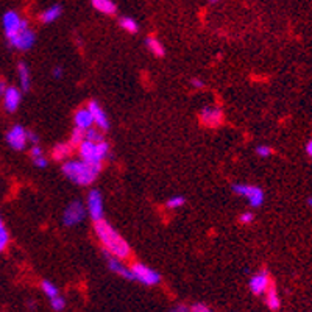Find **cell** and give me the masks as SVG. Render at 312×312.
<instances>
[{"label": "cell", "mask_w": 312, "mask_h": 312, "mask_svg": "<svg viewBox=\"0 0 312 312\" xmlns=\"http://www.w3.org/2000/svg\"><path fill=\"white\" fill-rule=\"evenodd\" d=\"M94 10L105 14V16H114L117 13V5L114 0H91Z\"/></svg>", "instance_id": "obj_18"}, {"label": "cell", "mask_w": 312, "mask_h": 312, "mask_svg": "<svg viewBox=\"0 0 312 312\" xmlns=\"http://www.w3.org/2000/svg\"><path fill=\"white\" fill-rule=\"evenodd\" d=\"M61 14H63V6L61 5H52L39 14V20L42 24H52V22H56V20L61 17Z\"/></svg>", "instance_id": "obj_19"}, {"label": "cell", "mask_w": 312, "mask_h": 312, "mask_svg": "<svg viewBox=\"0 0 312 312\" xmlns=\"http://www.w3.org/2000/svg\"><path fill=\"white\" fill-rule=\"evenodd\" d=\"M88 110L94 119V125H96L100 131H108L110 130V119H108V114L105 113L103 108L100 106L97 100H91L88 103Z\"/></svg>", "instance_id": "obj_11"}, {"label": "cell", "mask_w": 312, "mask_h": 312, "mask_svg": "<svg viewBox=\"0 0 312 312\" xmlns=\"http://www.w3.org/2000/svg\"><path fill=\"white\" fill-rule=\"evenodd\" d=\"M219 2H220V0H209V3H211V5H214V3H219Z\"/></svg>", "instance_id": "obj_40"}, {"label": "cell", "mask_w": 312, "mask_h": 312, "mask_svg": "<svg viewBox=\"0 0 312 312\" xmlns=\"http://www.w3.org/2000/svg\"><path fill=\"white\" fill-rule=\"evenodd\" d=\"M191 312H213L211 309H209L206 304H203V303H197V304H194V306L191 308Z\"/></svg>", "instance_id": "obj_32"}, {"label": "cell", "mask_w": 312, "mask_h": 312, "mask_svg": "<svg viewBox=\"0 0 312 312\" xmlns=\"http://www.w3.org/2000/svg\"><path fill=\"white\" fill-rule=\"evenodd\" d=\"M94 231H96V236L100 244L103 245V248L110 255L119 259H127L131 256V246H130V244L106 220L94 222Z\"/></svg>", "instance_id": "obj_1"}, {"label": "cell", "mask_w": 312, "mask_h": 312, "mask_svg": "<svg viewBox=\"0 0 312 312\" xmlns=\"http://www.w3.org/2000/svg\"><path fill=\"white\" fill-rule=\"evenodd\" d=\"M27 131H28V130H25L22 125H13L8 131H6V136H5L6 144H8L10 147L13 150H16V151L24 150L27 147V144H28Z\"/></svg>", "instance_id": "obj_9"}, {"label": "cell", "mask_w": 312, "mask_h": 312, "mask_svg": "<svg viewBox=\"0 0 312 312\" xmlns=\"http://www.w3.org/2000/svg\"><path fill=\"white\" fill-rule=\"evenodd\" d=\"M306 153L312 158V139L308 142V145H306Z\"/></svg>", "instance_id": "obj_39"}, {"label": "cell", "mask_w": 312, "mask_h": 312, "mask_svg": "<svg viewBox=\"0 0 312 312\" xmlns=\"http://www.w3.org/2000/svg\"><path fill=\"white\" fill-rule=\"evenodd\" d=\"M78 155L91 164H101L105 158L110 156V144L105 139L99 142L84 139L78 145Z\"/></svg>", "instance_id": "obj_3"}, {"label": "cell", "mask_w": 312, "mask_h": 312, "mask_svg": "<svg viewBox=\"0 0 312 312\" xmlns=\"http://www.w3.org/2000/svg\"><path fill=\"white\" fill-rule=\"evenodd\" d=\"M130 268H131V272H133L134 281L141 282L144 286H156V284H159V281H161V275L145 264L136 263Z\"/></svg>", "instance_id": "obj_7"}, {"label": "cell", "mask_w": 312, "mask_h": 312, "mask_svg": "<svg viewBox=\"0 0 312 312\" xmlns=\"http://www.w3.org/2000/svg\"><path fill=\"white\" fill-rule=\"evenodd\" d=\"M8 244H10V234H8V231H6L3 220L0 219V253L6 250Z\"/></svg>", "instance_id": "obj_24"}, {"label": "cell", "mask_w": 312, "mask_h": 312, "mask_svg": "<svg viewBox=\"0 0 312 312\" xmlns=\"http://www.w3.org/2000/svg\"><path fill=\"white\" fill-rule=\"evenodd\" d=\"M17 77H19L20 91H22V92L30 91V88H32V74H30V69H28V66L24 61L17 63Z\"/></svg>", "instance_id": "obj_16"}, {"label": "cell", "mask_w": 312, "mask_h": 312, "mask_svg": "<svg viewBox=\"0 0 312 312\" xmlns=\"http://www.w3.org/2000/svg\"><path fill=\"white\" fill-rule=\"evenodd\" d=\"M119 25L120 28H123L127 33H131V34H136L139 32V24L136 22L133 17H128V16H123L119 19Z\"/></svg>", "instance_id": "obj_22"}, {"label": "cell", "mask_w": 312, "mask_h": 312, "mask_svg": "<svg viewBox=\"0 0 312 312\" xmlns=\"http://www.w3.org/2000/svg\"><path fill=\"white\" fill-rule=\"evenodd\" d=\"M191 84L194 86L195 89H203V88H205V82H203L201 78H192Z\"/></svg>", "instance_id": "obj_35"}, {"label": "cell", "mask_w": 312, "mask_h": 312, "mask_svg": "<svg viewBox=\"0 0 312 312\" xmlns=\"http://www.w3.org/2000/svg\"><path fill=\"white\" fill-rule=\"evenodd\" d=\"M72 151H74V145L70 142H60L52 148V158L55 161H66L70 158Z\"/></svg>", "instance_id": "obj_17"}, {"label": "cell", "mask_w": 312, "mask_h": 312, "mask_svg": "<svg viewBox=\"0 0 312 312\" xmlns=\"http://www.w3.org/2000/svg\"><path fill=\"white\" fill-rule=\"evenodd\" d=\"M170 312H191V308L186 306V304H177L170 309Z\"/></svg>", "instance_id": "obj_37"}, {"label": "cell", "mask_w": 312, "mask_h": 312, "mask_svg": "<svg viewBox=\"0 0 312 312\" xmlns=\"http://www.w3.org/2000/svg\"><path fill=\"white\" fill-rule=\"evenodd\" d=\"M74 123H75V128L84 130V131L92 128L94 119H92V115H91L88 108H80V110H77V113L74 115Z\"/></svg>", "instance_id": "obj_15"}, {"label": "cell", "mask_w": 312, "mask_h": 312, "mask_svg": "<svg viewBox=\"0 0 312 312\" xmlns=\"http://www.w3.org/2000/svg\"><path fill=\"white\" fill-rule=\"evenodd\" d=\"M86 217V206L80 200L70 201L63 213V223L64 227H77Z\"/></svg>", "instance_id": "obj_6"}, {"label": "cell", "mask_w": 312, "mask_h": 312, "mask_svg": "<svg viewBox=\"0 0 312 312\" xmlns=\"http://www.w3.org/2000/svg\"><path fill=\"white\" fill-rule=\"evenodd\" d=\"M145 46H147L150 52L158 58H163L165 55V49L163 46V42L159 41L156 36H148V38L145 39Z\"/></svg>", "instance_id": "obj_20"}, {"label": "cell", "mask_w": 312, "mask_h": 312, "mask_svg": "<svg viewBox=\"0 0 312 312\" xmlns=\"http://www.w3.org/2000/svg\"><path fill=\"white\" fill-rule=\"evenodd\" d=\"M2 101L6 113H16L20 103H22V91L14 88V86H8L2 97Z\"/></svg>", "instance_id": "obj_12"}, {"label": "cell", "mask_w": 312, "mask_h": 312, "mask_svg": "<svg viewBox=\"0 0 312 312\" xmlns=\"http://www.w3.org/2000/svg\"><path fill=\"white\" fill-rule=\"evenodd\" d=\"M27 137H28V142H32L33 145L39 144V136L34 131H27Z\"/></svg>", "instance_id": "obj_36"}, {"label": "cell", "mask_w": 312, "mask_h": 312, "mask_svg": "<svg viewBox=\"0 0 312 312\" xmlns=\"http://www.w3.org/2000/svg\"><path fill=\"white\" fill-rule=\"evenodd\" d=\"M2 25H3V33H5V38L8 42H11L13 39H16L17 36L25 32L28 27V22L20 16L17 11L10 10L3 14L2 17Z\"/></svg>", "instance_id": "obj_4"}, {"label": "cell", "mask_w": 312, "mask_h": 312, "mask_svg": "<svg viewBox=\"0 0 312 312\" xmlns=\"http://www.w3.org/2000/svg\"><path fill=\"white\" fill-rule=\"evenodd\" d=\"M184 203H186V198L183 195H173V197H170L167 201H165V206L169 209H178L181 206H184Z\"/></svg>", "instance_id": "obj_25"}, {"label": "cell", "mask_w": 312, "mask_h": 312, "mask_svg": "<svg viewBox=\"0 0 312 312\" xmlns=\"http://www.w3.org/2000/svg\"><path fill=\"white\" fill-rule=\"evenodd\" d=\"M84 141V130H80V128H74V131L70 134V144L74 145V147H78L80 144Z\"/></svg>", "instance_id": "obj_27"}, {"label": "cell", "mask_w": 312, "mask_h": 312, "mask_svg": "<svg viewBox=\"0 0 312 312\" xmlns=\"http://www.w3.org/2000/svg\"><path fill=\"white\" fill-rule=\"evenodd\" d=\"M308 205L312 208V197H309V198H308Z\"/></svg>", "instance_id": "obj_41"}, {"label": "cell", "mask_w": 312, "mask_h": 312, "mask_svg": "<svg viewBox=\"0 0 312 312\" xmlns=\"http://www.w3.org/2000/svg\"><path fill=\"white\" fill-rule=\"evenodd\" d=\"M41 289H42V292L49 296V298H53V296L60 295V290H58V287L53 284V282H50L47 279H44L41 282Z\"/></svg>", "instance_id": "obj_23"}, {"label": "cell", "mask_w": 312, "mask_h": 312, "mask_svg": "<svg viewBox=\"0 0 312 312\" xmlns=\"http://www.w3.org/2000/svg\"><path fill=\"white\" fill-rule=\"evenodd\" d=\"M200 122H201V125L209 127V128L219 127L223 122V111L220 110V106H215V105L205 106L200 111Z\"/></svg>", "instance_id": "obj_10"}, {"label": "cell", "mask_w": 312, "mask_h": 312, "mask_svg": "<svg viewBox=\"0 0 312 312\" xmlns=\"http://www.w3.org/2000/svg\"><path fill=\"white\" fill-rule=\"evenodd\" d=\"M268 287H270V275H268L267 270H261L259 273L251 277L250 290L255 295H264Z\"/></svg>", "instance_id": "obj_14"}, {"label": "cell", "mask_w": 312, "mask_h": 312, "mask_svg": "<svg viewBox=\"0 0 312 312\" xmlns=\"http://www.w3.org/2000/svg\"><path fill=\"white\" fill-rule=\"evenodd\" d=\"M41 155H44V151H42V148L39 147L38 144L33 145V147L30 148V156H32V158H36V156H41Z\"/></svg>", "instance_id": "obj_33"}, {"label": "cell", "mask_w": 312, "mask_h": 312, "mask_svg": "<svg viewBox=\"0 0 312 312\" xmlns=\"http://www.w3.org/2000/svg\"><path fill=\"white\" fill-rule=\"evenodd\" d=\"M64 177L78 186H89L97 180L101 164H91L84 159H66L61 167Z\"/></svg>", "instance_id": "obj_2"}, {"label": "cell", "mask_w": 312, "mask_h": 312, "mask_svg": "<svg viewBox=\"0 0 312 312\" xmlns=\"http://www.w3.org/2000/svg\"><path fill=\"white\" fill-rule=\"evenodd\" d=\"M239 220H241V223H244V225H250L253 220H255V215H253L251 211H245V213L241 214V217H239Z\"/></svg>", "instance_id": "obj_31"}, {"label": "cell", "mask_w": 312, "mask_h": 312, "mask_svg": "<svg viewBox=\"0 0 312 312\" xmlns=\"http://www.w3.org/2000/svg\"><path fill=\"white\" fill-rule=\"evenodd\" d=\"M33 164H34L38 169H46L47 165H49V161H47V158H46L44 155H41V156L33 158Z\"/></svg>", "instance_id": "obj_30"}, {"label": "cell", "mask_w": 312, "mask_h": 312, "mask_svg": "<svg viewBox=\"0 0 312 312\" xmlns=\"http://www.w3.org/2000/svg\"><path fill=\"white\" fill-rule=\"evenodd\" d=\"M231 189H233L234 194L241 195V197H245L246 200H248L250 206H253V208L263 206L265 195H264V191L261 189L259 186H251V184H244V183H234L233 186H231Z\"/></svg>", "instance_id": "obj_5"}, {"label": "cell", "mask_w": 312, "mask_h": 312, "mask_svg": "<svg viewBox=\"0 0 312 312\" xmlns=\"http://www.w3.org/2000/svg\"><path fill=\"white\" fill-rule=\"evenodd\" d=\"M86 213L91 215L92 222L103 220V217H105L103 198H101V194L97 189H92L88 194V200H86Z\"/></svg>", "instance_id": "obj_8"}, {"label": "cell", "mask_w": 312, "mask_h": 312, "mask_svg": "<svg viewBox=\"0 0 312 312\" xmlns=\"http://www.w3.org/2000/svg\"><path fill=\"white\" fill-rule=\"evenodd\" d=\"M63 75H64V70H63L61 66H55V67L52 69V77H53V78L60 80V78H63Z\"/></svg>", "instance_id": "obj_34"}, {"label": "cell", "mask_w": 312, "mask_h": 312, "mask_svg": "<svg viewBox=\"0 0 312 312\" xmlns=\"http://www.w3.org/2000/svg\"><path fill=\"white\" fill-rule=\"evenodd\" d=\"M84 139L94 141V142H99V141H103L105 137H103V133H101L99 128H97V130L89 128V130H86V131H84Z\"/></svg>", "instance_id": "obj_26"}, {"label": "cell", "mask_w": 312, "mask_h": 312, "mask_svg": "<svg viewBox=\"0 0 312 312\" xmlns=\"http://www.w3.org/2000/svg\"><path fill=\"white\" fill-rule=\"evenodd\" d=\"M265 304L268 306V309H272V311H278L281 308L279 295H278L277 289H275L273 286H270L265 290Z\"/></svg>", "instance_id": "obj_21"}, {"label": "cell", "mask_w": 312, "mask_h": 312, "mask_svg": "<svg viewBox=\"0 0 312 312\" xmlns=\"http://www.w3.org/2000/svg\"><path fill=\"white\" fill-rule=\"evenodd\" d=\"M272 153H273V150L265 144H261V145H258V147H256V155L259 158H268Z\"/></svg>", "instance_id": "obj_29"}, {"label": "cell", "mask_w": 312, "mask_h": 312, "mask_svg": "<svg viewBox=\"0 0 312 312\" xmlns=\"http://www.w3.org/2000/svg\"><path fill=\"white\" fill-rule=\"evenodd\" d=\"M50 306H52L53 311L61 312V311H64V308H66V300H64L61 295H56L53 298H50Z\"/></svg>", "instance_id": "obj_28"}, {"label": "cell", "mask_w": 312, "mask_h": 312, "mask_svg": "<svg viewBox=\"0 0 312 312\" xmlns=\"http://www.w3.org/2000/svg\"><path fill=\"white\" fill-rule=\"evenodd\" d=\"M6 88H8V86H6V82H3V80H0V99L3 97V94H5Z\"/></svg>", "instance_id": "obj_38"}, {"label": "cell", "mask_w": 312, "mask_h": 312, "mask_svg": "<svg viewBox=\"0 0 312 312\" xmlns=\"http://www.w3.org/2000/svg\"><path fill=\"white\" fill-rule=\"evenodd\" d=\"M103 255H105V259H106V264H108V268H110L111 272L120 275L123 279H128V281H134V277H133V272L131 268L123 265L122 259L115 258L113 255H110L106 250H103Z\"/></svg>", "instance_id": "obj_13"}]
</instances>
